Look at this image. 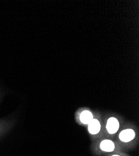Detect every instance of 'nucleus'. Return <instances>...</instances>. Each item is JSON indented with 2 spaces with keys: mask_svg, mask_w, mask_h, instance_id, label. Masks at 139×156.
I'll list each match as a JSON object with an SVG mask.
<instances>
[{
  "mask_svg": "<svg viewBox=\"0 0 139 156\" xmlns=\"http://www.w3.org/2000/svg\"><path fill=\"white\" fill-rule=\"evenodd\" d=\"M135 137V132L132 129L123 130L119 134V139L124 143H128Z\"/></svg>",
  "mask_w": 139,
  "mask_h": 156,
  "instance_id": "3",
  "label": "nucleus"
},
{
  "mask_svg": "<svg viewBox=\"0 0 139 156\" xmlns=\"http://www.w3.org/2000/svg\"><path fill=\"white\" fill-rule=\"evenodd\" d=\"M119 126L120 124L117 119L114 117H111L107 121L106 129L110 134H114L118 131Z\"/></svg>",
  "mask_w": 139,
  "mask_h": 156,
  "instance_id": "2",
  "label": "nucleus"
},
{
  "mask_svg": "<svg viewBox=\"0 0 139 156\" xmlns=\"http://www.w3.org/2000/svg\"><path fill=\"white\" fill-rule=\"evenodd\" d=\"M93 119V114L89 111H84L80 115V121L84 124L88 125Z\"/></svg>",
  "mask_w": 139,
  "mask_h": 156,
  "instance_id": "5",
  "label": "nucleus"
},
{
  "mask_svg": "<svg viewBox=\"0 0 139 156\" xmlns=\"http://www.w3.org/2000/svg\"><path fill=\"white\" fill-rule=\"evenodd\" d=\"M109 156H129V155H127L124 154L117 152V153H114V154H111Z\"/></svg>",
  "mask_w": 139,
  "mask_h": 156,
  "instance_id": "6",
  "label": "nucleus"
},
{
  "mask_svg": "<svg viewBox=\"0 0 139 156\" xmlns=\"http://www.w3.org/2000/svg\"><path fill=\"white\" fill-rule=\"evenodd\" d=\"M101 129V125L99 120L93 119L91 122L88 124V131L92 135H96L98 134Z\"/></svg>",
  "mask_w": 139,
  "mask_h": 156,
  "instance_id": "4",
  "label": "nucleus"
},
{
  "mask_svg": "<svg viewBox=\"0 0 139 156\" xmlns=\"http://www.w3.org/2000/svg\"><path fill=\"white\" fill-rule=\"evenodd\" d=\"M116 148L115 143L109 139L103 140L99 144V149L103 152L112 153L116 150Z\"/></svg>",
  "mask_w": 139,
  "mask_h": 156,
  "instance_id": "1",
  "label": "nucleus"
}]
</instances>
